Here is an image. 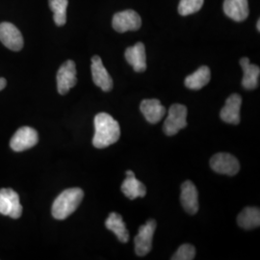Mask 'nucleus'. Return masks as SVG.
I'll return each instance as SVG.
<instances>
[{
    "label": "nucleus",
    "mask_w": 260,
    "mask_h": 260,
    "mask_svg": "<svg viewBox=\"0 0 260 260\" xmlns=\"http://www.w3.org/2000/svg\"><path fill=\"white\" fill-rule=\"evenodd\" d=\"M93 145L96 149H105L117 143L121 136L119 122L107 113H100L94 117Z\"/></svg>",
    "instance_id": "1"
},
{
    "label": "nucleus",
    "mask_w": 260,
    "mask_h": 260,
    "mask_svg": "<svg viewBox=\"0 0 260 260\" xmlns=\"http://www.w3.org/2000/svg\"><path fill=\"white\" fill-rule=\"evenodd\" d=\"M83 198V190L80 188H70L63 191L52 205V216L56 220H65L77 209Z\"/></svg>",
    "instance_id": "2"
},
{
    "label": "nucleus",
    "mask_w": 260,
    "mask_h": 260,
    "mask_svg": "<svg viewBox=\"0 0 260 260\" xmlns=\"http://www.w3.org/2000/svg\"><path fill=\"white\" fill-rule=\"evenodd\" d=\"M187 107L183 104H173L168 113V117L165 120L163 130L168 136H174L179 131L187 126Z\"/></svg>",
    "instance_id": "3"
},
{
    "label": "nucleus",
    "mask_w": 260,
    "mask_h": 260,
    "mask_svg": "<svg viewBox=\"0 0 260 260\" xmlns=\"http://www.w3.org/2000/svg\"><path fill=\"white\" fill-rule=\"evenodd\" d=\"M156 221L150 219L139 228L138 234L134 238L135 252L138 256H145L151 251L152 239L156 230Z\"/></svg>",
    "instance_id": "4"
},
{
    "label": "nucleus",
    "mask_w": 260,
    "mask_h": 260,
    "mask_svg": "<svg viewBox=\"0 0 260 260\" xmlns=\"http://www.w3.org/2000/svg\"><path fill=\"white\" fill-rule=\"evenodd\" d=\"M210 167L218 174L233 177L240 171V163L233 154L220 152L210 159Z\"/></svg>",
    "instance_id": "5"
},
{
    "label": "nucleus",
    "mask_w": 260,
    "mask_h": 260,
    "mask_svg": "<svg viewBox=\"0 0 260 260\" xmlns=\"http://www.w3.org/2000/svg\"><path fill=\"white\" fill-rule=\"evenodd\" d=\"M112 25L119 33L137 31L142 26V19L137 12L133 10H125L114 15Z\"/></svg>",
    "instance_id": "6"
},
{
    "label": "nucleus",
    "mask_w": 260,
    "mask_h": 260,
    "mask_svg": "<svg viewBox=\"0 0 260 260\" xmlns=\"http://www.w3.org/2000/svg\"><path fill=\"white\" fill-rule=\"evenodd\" d=\"M57 90L62 95L69 93L77 83L76 66L73 60H68L60 67L57 73Z\"/></svg>",
    "instance_id": "7"
},
{
    "label": "nucleus",
    "mask_w": 260,
    "mask_h": 260,
    "mask_svg": "<svg viewBox=\"0 0 260 260\" xmlns=\"http://www.w3.org/2000/svg\"><path fill=\"white\" fill-rule=\"evenodd\" d=\"M39 142L38 132L29 126L20 127L10 141V147L15 151H23L35 147Z\"/></svg>",
    "instance_id": "8"
},
{
    "label": "nucleus",
    "mask_w": 260,
    "mask_h": 260,
    "mask_svg": "<svg viewBox=\"0 0 260 260\" xmlns=\"http://www.w3.org/2000/svg\"><path fill=\"white\" fill-rule=\"evenodd\" d=\"M0 42L13 51H19L22 49L24 41L19 30L11 22L0 23Z\"/></svg>",
    "instance_id": "9"
},
{
    "label": "nucleus",
    "mask_w": 260,
    "mask_h": 260,
    "mask_svg": "<svg viewBox=\"0 0 260 260\" xmlns=\"http://www.w3.org/2000/svg\"><path fill=\"white\" fill-rule=\"evenodd\" d=\"M242 98L238 93L231 94L225 101L224 106L220 112L222 121L231 124L240 123V109H241Z\"/></svg>",
    "instance_id": "10"
},
{
    "label": "nucleus",
    "mask_w": 260,
    "mask_h": 260,
    "mask_svg": "<svg viewBox=\"0 0 260 260\" xmlns=\"http://www.w3.org/2000/svg\"><path fill=\"white\" fill-rule=\"evenodd\" d=\"M91 71L93 83L100 87L103 92H110L113 89V80L100 56L94 55L92 58Z\"/></svg>",
    "instance_id": "11"
},
{
    "label": "nucleus",
    "mask_w": 260,
    "mask_h": 260,
    "mask_svg": "<svg viewBox=\"0 0 260 260\" xmlns=\"http://www.w3.org/2000/svg\"><path fill=\"white\" fill-rule=\"evenodd\" d=\"M180 203L186 212L190 215H195L199 211V193L195 184L186 180L181 185Z\"/></svg>",
    "instance_id": "12"
},
{
    "label": "nucleus",
    "mask_w": 260,
    "mask_h": 260,
    "mask_svg": "<svg viewBox=\"0 0 260 260\" xmlns=\"http://www.w3.org/2000/svg\"><path fill=\"white\" fill-rule=\"evenodd\" d=\"M124 57L133 70L137 73H144L147 70L146 47L143 43H137L125 50Z\"/></svg>",
    "instance_id": "13"
},
{
    "label": "nucleus",
    "mask_w": 260,
    "mask_h": 260,
    "mask_svg": "<svg viewBox=\"0 0 260 260\" xmlns=\"http://www.w3.org/2000/svg\"><path fill=\"white\" fill-rule=\"evenodd\" d=\"M126 178L121 184V192L129 200H135L137 198H144L147 194V188L135 177L132 171H126Z\"/></svg>",
    "instance_id": "14"
},
{
    "label": "nucleus",
    "mask_w": 260,
    "mask_h": 260,
    "mask_svg": "<svg viewBox=\"0 0 260 260\" xmlns=\"http://www.w3.org/2000/svg\"><path fill=\"white\" fill-rule=\"evenodd\" d=\"M140 110L146 120L151 124H155L161 121L166 114V108L161 104L160 101L144 100L140 104Z\"/></svg>",
    "instance_id": "15"
},
{
    "label": "nucleus",
    "mask_w": 260,
    "mask_h": 260,
    "mask_svg": "<svg viewBox=\"0 0 260 260\" xmlns=\"http://www.w3.org/2000/svg\"><path fill=\"white\" fill-rule=\"evenodd\" d=\"M240 66L243 69L244 75L242 79V86L246 90H254L258 87L260 69L258 66L252 65L250 59L244 57L240 59Z\"/></svg>",
    "instance_id": "16"
},
{
    "label": "nucleus",
    "mask_w": 260,
    "mask_h": 260,
    "mask_svg": "<svg viewBox=\"0 0 260 260\" xmlns=\"http://www.w3.org/2000/svg\"><path fill=\"white\" fill-rule=\"evenodd\" d=\"M223 12L233 20L243 21L248 18L250 13L248 0H224Z\"/></svg>",
    "instance_id": "17"
},
{
    "label": "nucleus",
    "mask_w": 260,
    "mask_h": 260,
    "mask_svg": "<svg viewBox=\"0 0 260 260\" xmlns=\"http://www.w3.org/2000/svg\"><path fill=\"white\" fill-rule=\"evenodd\" d=\"M105 226L107 230L115 233L117 238L121 243H127L129 240V232L126 229V224L123 222L121 215L112 212L105 221Z\"/></svg>",
    "instance_id": "18"
},
{
    "label": "nucleus",
    "mask_w": 260,
    "mask_h": 260,
    "mask_svg": "<svg viewBox=\"0 0 260 260\" xmlns=\"http://www.w3.org/2000/svg\"><path fill=\"white\" fill-rule=\"evenodd\" d=\"M211 79L210 69L206 66L199 68L194 74L188 75L185 78V86L191 90H200L209 83Z\"/></svg>",
    "instance_id": "19"
},
{
    "label": "nucleus",
    "mask_w": 260,
    "mask_h": 260,
    "mask_svg": "<svg viewBox=\"0 0 260 260\" xmlns=\"http://www.w3.org/2000/svg\"><path fill=\"white\" fill-rule=\"evenodd\" d=\"M237 222L244 230H253L260 224V211L256 207H246L238 215Z\"/></svg>",
    "instance_id": "20"
},
{
    "label": "nucleus",
    "mask_w": 260,
    "mask_h": 260,
    "mask_svg": "<svg viewBox=\"0 0 260 260\" xmlns=\"http://www.w3.org/2000/svg\"><path fill=\"white\" fill-rule=\"evenodd\" d=\"M49 8L53 12V19L57 26H63L67 22V8L69 0H48Z\"/></svg>",
    "instance_id": "21"
},
{
    "label": "nucleus",
    "mask_w": 260,
    "mask_h": 260,
    "mask_svg": "<svg viewBox=\"0 0 260 260\" xmlns=\"http://www.w3.org/2000/svg\"><path fill=\"white\" fill-rule=\"evenodd\" d=\"M0 193L2 195L5 196L10 202L12 211H11L9 217L13 219H19L22 214V210H23L22 206L20 205V202H19V194L10 188L0 189Z\"/></svg>",
    "instance_id": "22"
},
{
    "label": "nucleus",
    "mask_w": 260,
    "mask_h": 260,
    "mask_svg": "<svg viewBox=\"0 0 260 260\" xmlns=\"http://www.w3.org/2000/svg\"><path fill=\"white\" fill-rule=\"evenodd\" d=\"M205 3V0H180L178 5V13L181 16H189L200 11Z\"/></svg>",
    "instance_id": "23"
},
{
    "label": "nucleus",
    "mask_w": 260,
    "mask_h": 260,
    "mask_svg": "<svg viewBox=\"0 0 260 260\" xmlns=\"http://www.w3.org/2000/svg\"><path fill=\"white\" fill-rule=\"evenodd\" d=\"M196 249L193 245L183 244L172 256L173 260H192L195 258Z\"/></svg>",
    "instance_id": "24"
},
{
    "label": "nucleus",
    "mask_w": 260,
    "mask_h": 260,
    "mask_svg": "<svg viewBox=\"0 0 260 260\" xmlns=\"http://www.w3.org/2000/svg\"><path fill=\"white\" fill-rule=\"evenodd\" d=\"M11 211H12V207H11L8 199L0 193V214L5 215V216H10Z\"/></svg>",
    "instance_id": "25"
},
{
    "label": "nucleus",
    "mask_w": 260,
    "mask_h": 260,
    "mask_svg": "<svg viewBox=\"0 0 260 260\" xmlns=\"http://www.w3.org/2000/svg\"><path fill=\"white\" fill-rule=\"evenodd\" d=\"M6 85H7L6 79L3 77H0V91H2L6 87Z\"/></svg>",
    "instance_id": "26"
},
{
    "label": "nucleus",
    "mask_w": 260,
    "mask_h": 260,
    "mask_svg": "<svg viewBox=\"0 0 260 260\" xmlns=\"http://www.w3.org/2000/svg\"><path fill=\"white\" fill-rule=\"evenodd\" d=\"M260 21H259V19H258V21H257V30H258V31H259L260 30Z\"/></svg>",
    "instance_id": "27"
}]
</instances>
